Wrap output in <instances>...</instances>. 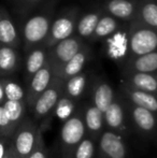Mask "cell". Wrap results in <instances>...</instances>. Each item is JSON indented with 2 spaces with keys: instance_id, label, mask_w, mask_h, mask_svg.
I'll list each match as a JSON object with an SVG mask.
<instances>
[{
  "instance_id": "1",
  "label": "cell",
  "mask_w": 157,
  "mask_h": 158,
  "mask_svg": "<svg viewBox=\"0 0 157 158\" xmlns=\"http://www.w3.org/2000/svg\"><path fill=\"white\" fill-rule=\"evenodd\" d=\"M86 135L83 110H76L67 121L64 122L59 132V142L64 158H72L76 146Z\"/></svg>"
},
{
  "instance_id": "2",
  "label": "cell",
  "mask_w": 157,
  "mask_h": 158,
  "mask_svg": "<svg viewBox=\"0 0 157 158\" xmlns=\"http://www.w3.org/2000/svg\"><path fill=\"white\" fill-rule=\"evenodd\" d=\"M52 15L48 13H40L29 17L24 23L22 30V42L26 53L32 48L42 45L45 42L52 25Z\"/></svg>"
},
{
  "instance_id": "3",
  "label": "cell",
  "mask_w": 157,
  "mask_h": 158,
  "mask_svg": "<svg viewBox=\"0 0 157 158\" xmlns=\"http://www.w3.org/2000/svg\"><path fill=\"white\" fill-rule=\"evenodd\" d=\"M129 33V57L142 56L157 51V31L142 25L137 21L132 22Z\"/></svg>"
},
{
  "instance_id": "4",
  "label": "cell",
  "mask_w": 157,
  "mask_h": 158,
  "mask_svg": "<svg viewBox=\"0 0 157 158\" xmlns=\"http://www.w3.org/2000/svg\"><path fill=\"white\" fill-rule=\"evenodd\" d=\"M39 127L29 117H25L12 137V145L19 158H28L36 143Z\"/></svg>"
},
{
  "instance_id": "5",
  "label": "cell",
  "mask_w": 157,
  "mask_h": 158,
  "mask_svg": "<svg viewBox=\"0 0 157 158\" xmlns=\"http://www.w3.org/2000/svg\"><path fill=\"white\" fill-rule=\"evenodd\" d=\"M64 83L59 77H54L52 83L40 95L36 103L32 106V114L35 119H41L46 117L52 111H54L57 102L64 96Z\"/></svg>"
},
{
  "instance_id": "6",
  "label": "cell",
  "mask_w": 157,
  "mask_h": 158,
  "mask_svg": "<svg viewBox=\"0 0 157 158\" xmlns=\"http://www.w3.org/2000/svg\"><path fill=\"white\" fill-rule=\"evenodd\" d=\"M76 11H68L52 22L48 35L44 42L48 50L52 48L57 43L72 37L76 27Z\"/></svg>"
},
{
  "instance_id": "7",
  "label": "cell",
  "mask_w": 157,
  "mask_h": 158,
  "mask_svg": "<svg viewBox=\"0 0 157 158\" xmlns=\"http://www.w3.org/2000/svg\"><path fill=\"white\" fill-rule=\"evenodd\" d=\"M85 43L78 35H72L68 39L57 43L48 50V60L53 66V71H56L66 63L74 57L83 48Z\"/></svg>"
},
{
  "instance_id": "8",
  "label": "cell",
  "mask_w": 157,
  "mask_h": 158,
  "mask_svg": "<svg viewBox=\"0 0 157 158\" xmlns=\"http://www.w3.org/2000/svg\"><path fill=\"white\" fill-rule=\"evenodd\" d=\"M98 158H126L127 146L124 137L111 130H105L99 137Z\"/></svg>"
},
{
  "instance_id": "9",
  "label": "cell",
  "mask_w": 157,
  "mask_h": 158,
  "mask_svg": "<svg viewBox=\"0 0 157 158\" xmlns=\"http://www.w3.org/2000/svg\"><path fill=\"white\" fill-rule=\"evenodd\" d=\"M54 79V71L53 66L48 59V63L40 71L36 73L28 83V90L26 95V103L30 109H32L36 103L37 99L40 97L42 93L50 86Z\"/></svg>"
},
{
  "instance_id": "10",
  "label": "cell",
  "mask_w": 157,
  "mask_h": 158,
  "mask_svg": "<svg viewBox=\"0 0 157 158\" xmlns=\"http://www.w3.org/2000/svg\"><path fill=\"white\" fill-rule=\"evenodd\" d=\"M127 106L121 99L116 98L111 106L103 113L105 124L108 127V130L114 131L124 137L128 133L127 126Z\"/></svg>"
},
{
  "instance_id": "11",
  "label": "cell",
  "mask_w": 157,
  "mask_h": 158,
  "mask_svg": "<svg viewBox=\"0 0 157 158\" xmlns=\"http://www.w3.org/2000/svg\"><path fill=\"white\" fill-rule=\"evenodd\" d=\"M127 110L129 111L132 124L138 132L144 135H151L155 131L157 126V116L156 113L149 111L147 109L134 106L127 102L126 103Z\"/></svg>"
},
{
  "instance_id": "12",
  "label": "cell",
  "mask_w": 157,
  "mask_h": 158,
  "mask_svg": "<svg viewBox=\"0 0 157 158\" xmlns=\"http://www.w3.org/2000/svg\"><path fill=\"white\" fill-rule=\"evenodd\" d=\"M105 54L113 60H122L129 55V33L126 29H118L105 38Z\"/></svg>"
},
{
  "instance_id": "13",
  "label": "cell",
  "mask_w": 157,
  "mask_h": 158,
  "mask_svg": "<svg viewBox=\"0 0 157 158\" xmlns=\"http://www.w3.org/2000/svg\"><path fill=\"white\" fill-rule=\"evenodd\" d=\"M90 53L92 52H90L89 46H87L85 44V45L83 46V48L80 51L76 56L72 57L68 63H66L64 66H61L58 70L55 71L54 77H59V79L65 82V81H67V80H69L70 77L83 72L84 67H85L86 63H87L90 58Z\"/></svg>"
},
{
  "instance_id": "14",
  "label": "cell",
  "mask_w": 157,
  "mask_h": 158,
  "mask_svg": "<svg viewBox=\"0 0 157 158\" xmlns=\"http://www.w3.org/2000/svg\"><path fill=\"white\" fill-rule=\"evenodd\" d=\"M19 29L8 11L0 8V45L10 46L16 50L21 44Z\"/></svg>"
},
{
  "instance_id": "15",
  "label": "cell",
  "mask_w": 157,
  "mask_h": 158,
  "mask_svg": "<svg viewBox=\"0 0 157 158\" xmlns=\"http://www.w3.org/2000/svg\"><path fill=\"white\" fill-rule=\"evenodd\" d=\"M90 97H92V104L99 109L102 113H105L112 102L116 99L113 87L105 80L102 79L96 80L93 83Z\"/></svg>"
},
{
  "instance_id": "16",
  "label": "cell",
  "mask_w": 157,
  "mask_h": 158,
  "mask_svg": "<svg viewBox=\"0 0 157 158\" xmlns=\"http://www.w3.org/2000/svg\"><path fill=\"white\" fill-rule=\"evenodd\" d=\"M83 119L86 129V135L98 141L101 133L105 131V116L99 109H97L92 103L87 104L83 109Z\"/></svg>"
},
{
  "instance_id": "17",
  "label": "cell",
  "mask_w": 157,
  "mask_h": 158,
  "mask_svg": "<svg viewBox=\"0 0 157 158\" xmlns=\"http://www.w3.org/2000/svg\"><path fill=\"white\" fill-rule=\"evenodd\" d=\"M108 14L122 21H136L139 4L132 0H108L105 4Z\"/></svg>"
},
{
  "instance_id": "18",
  "label": "cell",
  "mask_w": 157,
  "mask_h": 158,
  "mask_svg": "<svg viewBox=\"0 0 157 158\" xmlns=\"http://www.w3.org/2000/svg\"><path fill=\"white\" fill-rule=\"evenodd\" d=\"M123 83L134 89L157 95V73L124 72Z\"/></svg>"
},
{
  "instance_id": "19",
  "label": "cell",
  "mask_w": 157,
  "mask_h": 158,
  "mask_svg": "<svg viewBox=\"0 0 157 158\" xmlns=\"http://www.w3.org/2000/svg\"><path fill=\"white\" fill-rule=\"evenodd\" d=\"M122 92L129 103L157 113V95L141 92L122 83Z\"/></svg>"
},
{
  "instance_id": "20",
  "label": "cell",
  "mask_w": 157,
  "mask_h": 158,
  "mask_svg": "<svg viewBox=\"0 0 157 158\" xmlns=\"http://www.w3.org/2000/svg\"><path fill=\"white\" fill-rule=\"evenodd\" d=\"M48 59V50L44 46V44L32 48L30 52L27 53V58L25 61V77L28 83L31 77L45 66Z\"/></svg>"
},
{
  "instance_id": "21",
  "label": "cell",
  "mask_w": 157,
  "mask_h": 158,
  "mask_svg": "<svg viewBox=\"0 0 157 158\" xmlns=\"http://www.w3.org/2000/svg\"><path fill=\"white\" fill-rule=\"evenodd\" d=\"M124 72L157 73V51L142 56L128 58Z\"/></svg>"
},
{
  "instance_id": "22",
  "label": "cell",
  "mask_w": 157,
  "mask_h": 158,
  "mask_svg": "<svg viewBox=\"0 0 157 158\" xmlns=\"http://www.w3.org/2000/svg\"><path fill=\"white\" fill-rule=\"evenodd\" d=\"M88 83V74L81 72L64 83V96L69 99L78 102L83 97Z\"/></svg>"
},
{
  "instance_id": "23",
  "label": "cell",
  "mask_w": 157,
  "mask_h": 158,
  "mask_svg": "<svg viewBox=\"0 0 157 158\" xmlns=\"http://www.w3.org/2000/svg\"><path fill=\"white\" fill-rule=\"evenodd\" d=\"M138 4L136 21L157 31V2L154 0H141Z\"/></svg>"
},
{
  "instance_id": "24",
  "label": "cell",
  "mask_w": 157,
  "mask_h": 158,
  "mask_svg": "<svg viewBox=\"0 0 157 158\" xmlns=\"http://www.w3.org/2000/svg\"><path fill=\"white\" fill-rule=\"evenodd\" d=\"M19 57L13 48L0 45V77L13 74L19 68Z\"/></svg>"
},
{
  "instance_id": "25",
  "label": "cell",
  "mask_w": 157,
  "mask_h": 158,
  "mask_svg": "<svg viewBox=\"0 0 157 158\" xmlns=\"http://www.w3.org/2000/svg\"><path fill=\"white\" fill-rule=\"evenodd\" d=\"M101 15L102 14L100 11H94V12H88L84 14L76 22V30L78 33V37L81 38L82 40L90 39L95 29H96V26L100 19Z\"/></svg>"
},
{
  "instance_id": "26",
  "label": "cell",
  "mask_w": 157,
  "mask_h": 158,
  "mask_svg": "<svg viewBox=\"0 0 157 158\" xmlns=\"http://www.w3.org/2000/svg\"><path fill=\"white\" fill-rule=\"evenodd\" d=\"M118 29V21L109 14L101 15L98 24L96 26L94 33H93L90 40L93 41H99V40L105 39L113 35Z\"/></svg>"
},
{
  "instance_id": "27",
  "label": "cell",
  "mask_w": 157,
  "mask_h": 158,
  "mask_svg": "<svg viewBox=\"0 0 157 158\" xmlns=\"http://www.w3.org/2000/svg\"><path fill=\"white\" fill-rule=\"evenodd\" d=\"M3 110L6 112L8 118L13 124L15 128L19 127V124L25 118V110H26V101H12V100H6L2 104Z\"/></svg>"
},
{
  "instance_id": "28",
  "label": "cell",
  "mask_w": 157,
  "mask_h": 158,
  "mask_svg": "<svg viewBox=\"0 0 157 158\" xmlns=\"http://www.w3.org/2000/svg\"><path fill=\"white\" fill-rule=\"evenodd\" d=\"M3 83L6 100L12 101H26V95L23 87L19 83L9 79H1Z\"/></svg>"
},
{
  "instance_id": "29",
  "label": "cell",
  "mask_w": 157,
  "mask_h": 158,
  "mask_svg": "<svg viewBox=\"0 0 157 158\" xmlns=\"http://www.w3.org/2000/svg\"><path fill=\"white\" fill-rule=\"evenodd\" d=\"M76 102H74L73 100L69 99V98L63 97L59 99V101L57 102L56 106L54 109V113L60 121H67L74 112H76Z\"/></svg>"
},
{
  "instance_id": "30",
  "label": "cell",
  "mask_w": 157,
  "mask_h": 158,
  "mask_svg": "<svg viewBox=\"0 0 157 158\" xmlns=\"http://www.w3.org/2000/svg\"><path fill=\"white\" fill-rule=\"evenodd\" d=\"M96 143L97 141L86 135L81 141V143L76 146L72 158H94L97 148Z\"/></svg>"
},
{
  "instance_id": "31",
  "label": "cell",
  "mask_w": 157,
  "mask_h": 158,
  "mask_svg": "<svg viewBox=\"0 0 157 158\" xmlns=\"http://www.w3.org/2000/svg\"><path fill=\"white\" fill-rule=\"evenodd\" d=\"M28 158H48V148H46L45 142H44L42 127L38 128L36 143H35L34 148H32Z\"/></svg>"
},
{
  "instance_id": "32",
  "label": "cell",
  "mask_w": 157,
  "mask_h": 158,
  "mask_svg": "<svg viewBox=\"0 0 157 158\" xmlns=\"http://www.w3.org/2000/svg\"><path fill=\"white\" fill-rule=\"evenodd\" d=\"M15 130H16V128L13 126V124L8 118L3 110V106H0V138L12 139Z\"/></svg>"
},
{
  "instance_id": "33",
  "label": "cell",
  "mask_w": 157,
  "mask_h": 158,
  "mask_svg": "<svg viewBox=\"0 0 157 158\" xmlns=\"http://www.w3.org/2000/svg\"><path fill=\"white\" fill-rule=\"evenodd\" d=\"M12 140L8 138H0V158H3L10 148Z\"/></svg>"
},
{
  "instance_id": "34",
  "label": "cell",
  "mask_w": 157,
  "mask_h": 158,
  "mask_svg": "<svg viewBox=\"0 0 157 158\" xmlns=\"http://www.w3.org/2000/svg\"><path fill=\"white\" fill-rule=\"evenodd\" d=\"M41 1L43 0H17V4L22 8H28V6H32Z\"/></svg>"
},
{
  "instance_id": "35",
  "label": "cell",
  "mask_w": 157,
  "mask_h": 158,
  "mask_svg": "<svg viewBox=\"0 0 157 158\" xmlns=\"http://www.w3.org/2000/svg\"><path fill=\"white\" fill-rule=\"evenodd\" d=\"M4 101H6V95H4L3 83H2V80L0 79V106H2Z\"/></svg>"
},
{
  "instance_id": "36",
  "label": "cell",
  "mask_w": 157,
  "mask_h": 158,
  "mask_svg": "<svg viewBox=\"0 0 157 158\" xmlns=\"http://www.w3.org/2000/svg\"><path fill=\"white\" fill-rule=\"evenodd\" d=\"M14 154H15V151H14V148H13L12 143H11L10 148H9V150H8V152H6V156H4L3 158H13V157H14Z\"/></svg>"
},
{
  "instance_id": "37",
  "label": "cell",
  "mask_w": 157,
  "mask_h": 158,
  "mask_svg": "<svg viewBox=\"0 0 157 158\" xmlns=\"http://www.w3.org/2000/svg\"><path fill=\"white\" fill-rule=\"evenodd\" d=\"M13 158H19V156L16 154V153H15V154H14V157H13Z\"/></svg>"
},
{
  "instance_id": "38",
  "label": "cell",
  "mask_w": 157,
  "mask_h": 158,
  "mask_svg": "<svg viewBox=\"0 0 157 158\" xmlns=\"http://www.w3.org/2000/svg\"><path fill=\"white\" fill-rule=\"evenodd\" d=\"M154 1H155V2H157V0H154Z\"/></svg>"
}]
</instances>
